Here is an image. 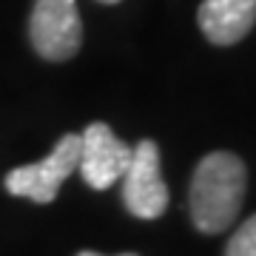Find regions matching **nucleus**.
Listing matches in <instances>:
<instances>
[{
    "instance_id": "obj_5",
    "label": "nucleus",
    "mask_w": 256,
    "mask_h": 256,
    "mask_svg": "<svg viewBox=\"0 0 256 256\" xmlns=\"http://www.w3.org/2000/svg\"><path fill=\"white\" fill-rule=\"evenodd\" d=\"M131 151L134 148L126 146L106 122H92L80 134L77 171L94 191H106L117 180H122L128 162H131Z\"/></svg>"
},
{
    "instance_id": "obj_1",
    "label": "nucleus",
    "mask_w": 256,
    "mask_h": 256,
    "mask_svg": "<svg viewBox=\"0 0 256 256\" xmlns=\"http://www.w3.org/2000/svg\"><path fill=\"white\" fill-rule=\"evenodd\" d=\"M248 191L245 162L230 151L202 156L191 180V220L202 234H222L234 225Z\"/></svg>"
},
{
    "instance_id": "obj_3",
    "label": "nucleus",
    "mask_w": 256,
    "mask_h": 256,
    "mask_svg": "<svg viewBox=\"0 0 256 256\" xmlns=\"http://www.w3.org/2000/svg\"><path fill=\"white\" fill-rule=\"evenodd\" d=\"M28 37L43 60H72L82 46V20L77 0H34L28 18Z\"/></svg>"
},
{
    "instance_id": "obj_6",
    "label": "nucleus",
    "mask_w": 256,
    "mask_h": 256,
    "mask_svg": "<svg viewBox=\"0 0 256 256\" xmlns=\"http://www.w3.org/2000/svg\"><path fill=\"white\" fill-rule=\"evenodd\" d=\"M256 0H202L200 28L216 46H234L254 28Z\"/></svg>"
},
{
    "instance_id": "obj_9",
    "label": "nucleus",
    "mask_w": 256,
    "mask_h": 256,
    "mask_svg": "<svg viewBox=\"0 0 256 256\" xmlns=\"http://www.w3.org/2000/svg\"><path fill=\"white\" fill-rule=\"evenodd\" d=\"M100 3H108V6H114V3H120V0H100Z\"/></svg>"
},
{
    "instance_id": "obj_4",
    "label": "nucleus",
    "mask_w": 256,
    "mask_h": 256,
    "mask_svg": "<svg viewBox=\"0 0 256 256\" xmlns=\"http://www.w3.org/2000/svg\"><path fill=\"white\" fill-rule=\"evenodd\" d=\"M122 202L137 220H156L168 208V188L160 171V148L154 140H140L122 174Z\"/></svg>"
},
{
    "instance_id": "obj_7",
    "label": "nucleus",
    "mask_w": 256,
    "mask_h": 256,
    "mask_svg": "<svg viewBox=\"0 0 256 256\" xmlns=\"http://www.w3.org/2000/svg\"><path fill=\"white\" fill-rule=\"evenodd\" d=\"M225 256H256V214L239 225V230L230 236Z\"/></svg>"
},
{
    "instance_id": "obj_2",
    "label": "nucleus",
    "mask_w": 256,
    "mask_h": 256,
    "mask_svg": "<svg viewBox=\"0 0 256 256\" xmlns=\"http://www.w3.org/2000/svg\"><path fill=\"white\" fill-rule=\"evenodd\" d=\"M77 162H80V134H63L52 154L43 156L40 162L9 171L3 185L12 196H26L37 205H46L54 202L60 185L77 171Z\"/></svg>"
},
{
    "instance_id": "obj_8",
    "label": "nucleus",
    "mask_w": 256,
    "mask_h": 256,
    "mask_svg": "<svg viewBox=\"0 0 256 256\" xmlns=\"http://www.w3.org/2000/svg\"><path fill=\"white\" fill-rule=\"evenodd\" d=\"M77 256H102V254H94V250H80ZM117 256H137V254H117Z\"/></svg>"
}]
</instances>
